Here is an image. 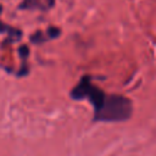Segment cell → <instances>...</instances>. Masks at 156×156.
<instances>
[{
	"instance_id": "1",
	"label": "cell",
	"mask_w": 156,
	"mask_h": 156,
	"mask_svg": "<svg viewBox=\"0 0 156 156\" xmlns=\"http://www.w3.org/2000/svg\"><path fill=\"white\" fill-rule=\"evenodd\" d=\"M72 99H87L94 107L95 122H124L132 117L133 102L129 98L119 94H106L99 87L91 83L89 76L72 89Z\"/></svg>"
},
{
	"instance_id": "2",
	"label": "cell",
	"mask_w": 156,
	"mask_h": 156,
	"mask_svg": "<svg viewBox=\"0 0 156 156\" xmlns=\"http://www.w3.org/2000/svg\"><path fill=\"white\" fill-rule=\"evenodd\" d=\"M0 13H1V6H0ZM0 32H6V33H9V35H10L11 38H13V40H16L15 38H21V35H22V32H21V30H18V29H16V28H12V27H9V26H6L5 23H2L1 21H0Z\"/></svg>"
},
{
	"instance_id": "3",
	"label": "cell",
	"mask_w": 156,
	"mask_h": 156,
	"mask_svg": "<svg viewBox=\"0 0 156 156\" xmlns=\"http://www.w3.org/2000/svg\"><path fill=\"white\" fill-rule=\"evenodd\" d=\"M40 6H41L40 0H23L22 4L20 5V9H35Z\"/></svg>"
},
{
	"instance_id": "4",
	"label": "cell",
	"mask_w": 156,
	"mask_h": 156,
	"mask_svg": "<svg viewBox=\"0 0 156 156\" xmlns=\"http://www.w3.org/2000/svg\"><path fill=\"white\" fill-rule=\"evenodd\" d=\"M48 34H49L50 38H55V37H57V35L60 34V30H58L57 28H50V29L48 30Z\"/></svg>"
},
{
	"instance_id": "5",
	"label": "cell",
	"mask_w": 156,
	"mask_h": 156,
	"mask_svg": "<svg viewBox=\"0 0 156 156\" xmlns=\"http://www.w3.org/2000/svg\"><path fill=\"white\" fill-rule=\"evenodd\" d=\"M20 54H21V56H22V58L24 60V58L27 57V55H28V49H27L26 46H22V49L20 50Z\"/></svg>"
},
{
	"instance_id": "6",
	"label": "cell",
	"mask_w": 156,
	"mask_h": 156,
	"mask_svg": "<svg viewBox=\"0 0 156 156\" xmlns=\"http://www.w3.org/2000/svg\"><path fill=\"white\" fill-rule=\"evenodd\" d=\"M46 2H48V6L49 7H51L54 5V0H46Z\"/></svg>"
}]
</instances>
